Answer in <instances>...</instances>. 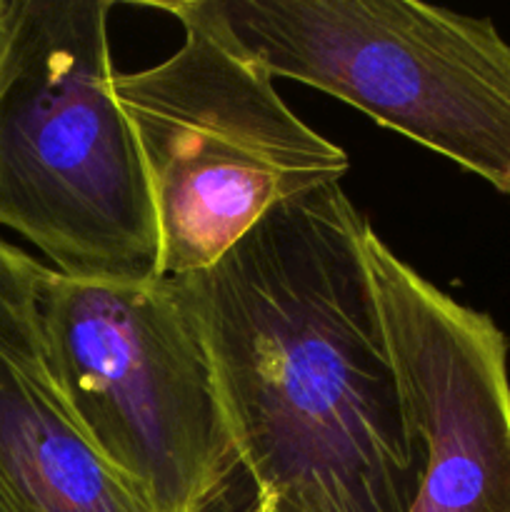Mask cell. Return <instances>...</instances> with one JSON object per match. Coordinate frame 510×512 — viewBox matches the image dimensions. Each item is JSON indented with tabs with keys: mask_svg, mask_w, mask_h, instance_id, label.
<instances>
[{
	"mask_svg": "<svg viewBox=\"0 0 510 512\" xmlns=\"http://www.w3.org/2000/svg\"><path fill=\"white\" fill-rule=\"evenodd\" d=\"M0 512H3V510H0Z\"/></svg>",
	"mask_w": 510,
	"mask_h": 512,
	"instance_id": "cell-9",
	"label": "cell"
},
{
	"mask_svg": "<svg viewBox=\"0 0 510 512\" xmlns=\"http://www.w3.org/2000/svg\"><path fill=\"white\" fill-rule=\"evenodd\" d=\"M10 30V0H0V60H3L5 45H8Z\"/></svg>",
	"mask_w": 510,
	"mask_h": 512,
	"instance_id": "cell-8",
	"label": "cell"
},
{
	"mask_svg": "<svg viewBox=\"0 0 510 512\" xmlns=\"http://www.w3.org/2000/svg\"><path fill=\"white\" fill-rule=\"evenodd\" d=\"M108 0H10L0 225L73 278L158 275V228L113 93Z\"/></svg>",
	"mask_w": 510,
	"mask_h": 512,
	"instance_id": "cell-2",
	"label": "cell"
},
{
	"mask_svg": "<svg viewBox=\"0 0 510 512\" xmlns=\"http://www.w3.org/2000/svg\"><path fill=\"white\" fill-rule=\"evenodd\" d=\"M183 25L163 63L115 73L113 93L133 128L158 228V275L210 268L280 203L340 183L343 148L303 123L273 75L200 8L158 3Z\"/></svg>",
	"mask_w": 510,
	"mask_h": 512,
	"instance_id": "cell-3",
	"label": "cell"
},
{
	"mask_svg": "<svg viewBox=\"0 0 510 512\" xmlns=\"http://www.w3.org/2000/svg\"><path fill=\"white\" fill-rule=\"evenodd\" d=\"M365 255L420 455L410 512H510L508 340L370 228Z\"/></svg>",
	"mask_w": 510,
	"mask_h": 512,
	"instance_id": "cell-6",
	"label": "cell"
},
{
	"mask_svg": "<svg viewBox=\"0 0 510 512\" xmlns=\"http://www.w3.org/2000/svg\"><path fill=\"white\" fill-rule=\"evenodd\" d=\"M40 270L0 240V510L150 512L65 405L40 328Z\"/></svg>",
	"mask_w": 510,
	"mask_h": 512,
	"instance_id": "cell-7",
	"label": "cell"
},
{
	"mask_svg": "<svg viewBox=\"0 0 510 512\" xmlns=\"http://www.w3.org/2000/svg\"><path fill=\"white\" fill-rule=\"evenodd\" d=\"M340 183L290 198L175 280L200 330L255 512H410L420 455Z\"/></svg>",
	"mask_w": 510,
	"mask_h": 512,
	"instance_id": "cell-1",
	"label": "cell"
},
{
	"mask_svg": "<svg viewBox=\"0 0 510 512\" xmlns=\"http://www.w3.org/2000/svg\"><path fill=\"white\" fill-rule=\"evenodd\" d=\"M273 78L363 110L510 198V45L418 0H200Z\"/></svg>",
	"mask_w": 510,
	"mask_h": 512,
	"instance_id": "cell-5",
	"label": "cell"
},
{
	"mask_svg": "<svg viewBox=\"0 0 510 512\" xmlns=\"http://www.w3.org/2000/svg\"><path fill=\"white\" fill-rule=\"evenodd\" d=\"M38 313L55 383L95 453L150 512H195L240 458L175 280L43 265Z\"/></svg>",
	"mask_w": 510,
	"mask_h": 512,
	"instance_id": "cell-4",
	"label": "cell"
}]
</instances>
